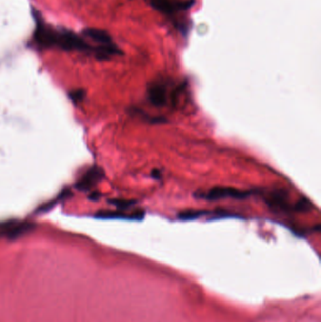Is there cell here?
I'll list each match as a JSON object with an SVG mask.
<instances>
[{"label":"cell","mask_w":321,"mask_h":322,"mask_svg":"<svg viewBox=\"0 0 321 322\" xmlns=\"http://www.w3.org/2000/svg\"><path fill=\"white\" fill-rule=\"evenodd\" d=\"M180 93L181 88L176 87L171 90L169 83L165 81H154L147 87L146 98L155 108H163L169 105L175 107L180 97Z\"/></svg>","instance_id":"1"},{"label":"cell","mask_w":321,"mask_h":322,"mask_svg":"<svg viewBox=\"0 0 321 322\" xmlns=\"http://www.w3.org/2000/svg\"><path fill=\"white\" fill-rule=\"evenodd\" d=\"M53 47H58L65 51H95V47L90 46L81 37L67 29H55Z\"/></svg>","instance_id":"2"},{"label":"cell","mask_w":321,"mask_h":322,"mask_svg":"<svg viewBox=\"0 0 321 322\" xmlns=\"http://www.w3.org/2000/svg\"><path fill=\"white\" fill-rule=\"evenodd\" d=\"M251 190H242L235 189L233 187H214L206 192L199 191L195 196L198 199L206 201H219L224 199H235V200H244L252 195Z\"/></svg>","instance_id":"3"},{"label":"cell","mask_w":321,"mask_h":322,"mask_svg":"<svg viewBox=\"0 0 321 322\" xmlns=\"http://www.w3.org/2000/svg\"><path fill=\"white\" fill-rule=\"evenodd\" d=\"M265 203L275 212L289 213L293 211V206L289 203V195L284 190H272L265 196Z\"/></svg>","instance_id":"4"},{"label":"cell","mask_w":321,"mask_h":322,"mask_svg":"<svg viewBox=\"0 0 321 322\" xmlns=\"http://www.w3.org/2000/svg\"><path fill=\"white\" fill-rule=\"evenodd\" d=\"M150 5L165 14L187 11L193 6L194 0H148Z\"/></svg>","instance_id":"5"},{"label":"cell","mask_w":321,"mask_h":322,"mask_svg":"<svg viewBox=\"0 0 321 322\" xmlns=\"http://www.w3.org/2000/svg\"><path fill=\"white\" fill-rule=\"evenodd\" d=\"M103 177V170L97 166H94L88 170L87 173L79 179V181L76 184V188L84 191L91 190L102 180Z\"/></svg>","instance_id":"6"},{"label":"cell","mask_w":321,"mask_h":322,"mask_svg":"<svg viewBox=\"0 0 321 322\" xmlns=\"http://www.w3.org/2000/svg\"><path fill=\"white\" fill-rule=\"evenodd\" d=\"M1 232L10 238H15L19 236L28 233L32 229V225L29 223H17V224H6L0 226Z\"/></svg>","instance_id":"7"},{"label":"cell","mask_w":321,"mask_h":322,"mask_svg":"<svg viewBox=\"0 0 321 322\" xmlns=\"http://www.w3.org/2000/svg\"><path fill=\"white\" fill-rule=\"evenodd\" d=\"M83 35L86 38L92 39V41L96 42L97 44H99V46H108V45L114 44L113 41H112V38L110 37V35L107 31L103 30V29H84L83 30Z\"/></svg>","instance_id":"8"},{"label":"cell","mask_w":321,"mask_h":322,"mask_svg":"<svg viewBox=\"0 0 321 322\" xmlns=\"http://www.w3.org/2000/svg\"><path fill=\"white\" fill-rule=\"evenodd\" d=\"M97 217L104 219H126L141 220L144 217V211L138 210L133 214H127L124 212H113V211H103L98 213Z\"/></svg>","instance_id":"9"},{"label":"cell","mask_w":321,"mask_h":322,"mask_svg":"<svg viewBox=\"0 0 321 322\" xmlns=\"http://www.w3.org/2000/svg\"><path fill=\"white\" fill-rule=\"evenodd\" d=\"M210 211L207 210H195V209H189L185 210L183 212L179 213L178 218L182 220H192L197 219L204 216H207L210 214Z\"/></svg>","instance_id":"10"},{"label":"cell","mask_w":321,"mask_h":322,"mask_svg":"<svg viewBox=\"0 0 321 322\" xmlns=\"http://www.w3.org/2000/svg\"><path fill=\"white\" fill-rule=\"evenodd\" d=\"M312 209H313V204H312L307 198H302V199H299V200L293 206V211H294V212H309Z\"/></svg>","instance_id":"11"},{"label":"cell","mask_w":321,"mask_h":322,"mask_svg":"<svg viewBox=\"0 0 321 322\" xmlns=\"http://www.w3.org/2000/svg\"><path fill=\"white\" fill-rule=\"evenodd\" d=\"M110 203L112 205H114L115 207H118L121 210L128 209V208H130L134 205L137 204V202L132 201V200H121V199H115V200L110 202Z\"/></svg>","instance_id":"12"},{"label":"cell","mask_w":321,"mask_h":322,"mask_svg":"<svg viewBox=\"0 0 321 322\" xmlns=\"http://www.w3.org/2000/svg\"><path fill=\"white\" fill-rule=\"evenodd\" d=\"M151 176H152V178L155 179V180H159V179H161V176H162V173H161L159 170L155 169V170H153V172L151 173Z\"/></svg>","instance_id":"13"},{"label":"cell","mask_w":321,"mask_h":322,"mask_svg":"<svg viewBox=\"0 0 321 322\" xmlns=\"http://www.w3.org/2000/svg\"><path fill=\"white\" fill-rule=\"evenodd\" d=\"M71 96L73 97L74 100H79V97H83L84 96V93L82 91H77V92H73L72 94H71Z\"/></svg>","instance_id":"14"}]
</instances>
